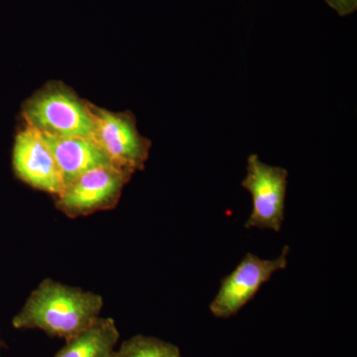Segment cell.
Returning a JSON list of instances; mask_svg holds the SVG:
<instances>
[{
    "label": "cell",
    "mask_w": 357,
    "mask_h": 357,
    "mask_svg": "<svg viewBox=\"0 0 357 357\" xmlns=\"http://www.w3.org/2000/svg\"><path fill=\"white\" fill-rule=\"evenodd\" d=\"M288 171L263 163L259 156L250 155L248 174L241 185L251 195L252 211L244 227L279 232L285 218Z\"/></svg>",
    "instance_id": "5b68a950"
},
{
    "label": "cell",
    "mask_w": 357,
    "mask_h": 357,
    "mask_svg": "<svg viewBox=\"0 0 357 357\" xmlns=\"http://www.w3.org/2000/svg\"><path fill=\"white\" fill-rule=\"evenodd\" d=\"M132 176L133 173L114 165L91 169L65 185L55 197L56 208L70 218L112 210Z\"/></svg>",
    "instance_id": "3957f363"
},
{
    "label": "cell",
    "mask_w": 357,
    "mask_h": 357,
    "mask_svg": "<svg viewBox=\"0 0 357 357\" xmlns=\"http://www.w3.org/2000/svg\"><path fill=\"white\" fill-rule=\"evenodd\" d=\"M290 250L286 245L275 259H261L253 253L244 256L234 271L222 279L210 305L211 314L218 319L236 316L276 272L286 269Z\"/></svg>",
    "instance_id": "8992f818"
},
{
    "label": "cell",
    "mask_w": 357,
    "mask_h": 357,
    "mask_svg": "<svg viewBox=\"0 0 357 357\" xmlns=\"http://www.w3.org/2000/svg\"><path fill=\"white\" fill-rule=\"evenodd\" d=\"M40 135L55 158L65 185L91 169L112 165L93 138Z\"/></svg>",
    "instance_id": "ba28073f"
},
{
    "label": "cell",
    "mask_w": 357,
    "mask_h": 357,
    "mask_svg": "<svg viewBox=\"0 0 357 357\" xmlns=\"http://www.w3.org/2000/svg\"><path fill=\"white\" fill-rule=\"evenodd\" d=\"M91 105L67 84L51 81L26 100L22 114L26 124L40 133L91 138L95 121Z\"/></svg>",
    "instance_id": "7a4b0ae2"
},
{
    "label": "cell",
    "mask_w": 357,
    "mask_h": 357,
    "mask_svg": "<svg viewBox=\"0 0 357 357\" xmlns=\"http://www.w3.org/2000/svg\"><path fill=\"white\" fill-rule=\"evenodd\" d=\"M119 337L114 319L100 317L88 330L67 340L53 357H112Z\"/></svg>",
    "instance_id": "9c48e42d"
},
{
    "label": "cell",
    "mask_w": 357,
    "mask_h": 357,
    "mask_svg": "<svg viewBox=\"0 0 357 357\" xmlns=\"http://www.w3.org/2000/svg\"><path fill=\"white\" fill-rule=\"evenodd\" d=\"M112 357H182L177 345L148 335H136L116 347Z\"/></svg>",
    "instance_id": "30bf717a"
},
{
    "label": "cell",
    "mask_w": 357,
    "mask_h": 357,
    "mask_svg": "<svg viewBox=\"0 0 357 357\" xmlns=\"http://www.w3.org/2000/svg\"><path fill=\"white\" fill-rule=\"evenodd\" d=\"M13 165L16 177L34 189L55 197L64 189L55 158L38 131L27 124L16 134Z\"/></svg>",
    "instance_id": "52a82bcc"
},
{
    "label": "cell",
    "mask_w": 357,
    "mask_h": 357,
    "mask_svg": "<svg viewBox=\"0 0 357 357\" xmlns=\"http://www.w3.org/2000/svg\"><path fill=\"white\" fill-rule=\"evenodd\" d=\"M91 109L95 121L91 138L112 165L133 174L144 170L152 142L138 131L132 112H112L93 103Z\"/></svg>",
    "instance_id": "277c9868"
},
{
    "label": "cell",
    "mask_w": 357,
    "mask_h": 357,
    "mask_svg": "<svg viewBox=\"0 0 357 357\" xmlns=\"http://www.w3.org/2000/svg\"><path fill=\"white\" fill-rule=\"evenodd\" d=\"M102 307L98 294L48 278L32 291L13 325L17 330L42 331L67 342L93 326Z\"/></svg>",
    "instance_id": "6da1fadb"
},
{
    "label": "cell",
    "mask_w": 357,
    "mask_h": 357,
    "mask_svg": "<svg viewBox=\"0 0 357 357\" xmlns=\"http://www.w3.org/2000/svg\"><path fill=\"white\" fill-rule=\"evenodd\" d=\"M325 1L342 17L351 15L356 13L357 9V0H325Z\"/></svg>",
    "instance_id": "8fae6325"
}]
</instances>
